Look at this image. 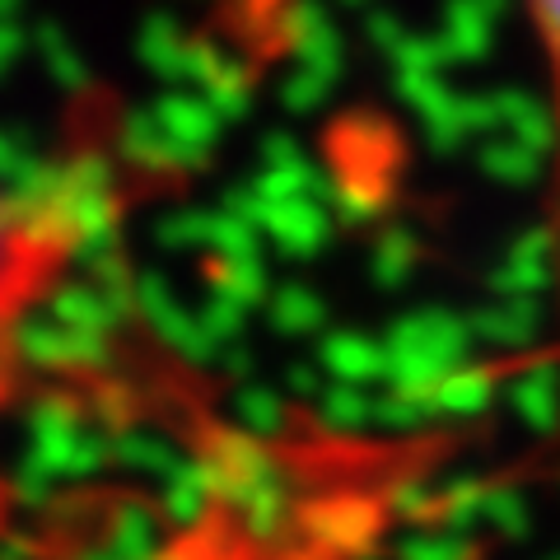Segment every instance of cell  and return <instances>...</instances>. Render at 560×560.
I'll use <instances>...</instances> for the list:
<instances>
[{"label":"cell","instance_id":"2","mask_svg":"<svg viewBox=\"0 0 560 560\" xmlns=\"http://www.w3.org/2000/svg\"><path fill=\"white\" fill-rule=\"evenodd\" d=\"M533 28V51L547 94V191H541V261L560 327V0H523Z\"/></svg>","mask_w":560,"mask_h":560},{"label":"cell","instance_id":"1","mask_svg":"<svg viewBox=\"0 0 560 560\" xmlns=\"http://www.w3.org/2000/svg\"><path fill=\"white\" fill-rule=\"evenodd\" d=\"M127 164L113 150L80 145L66 164L28 178L0 173V444L38 388L47 331L90 271L121 215ZM0 533H10V486L0 477Z\"/></svg>","mask_w":560,"mask_h":560}]
</instances>
